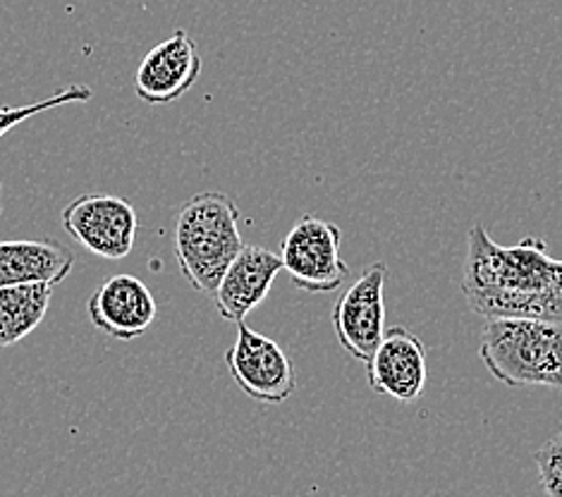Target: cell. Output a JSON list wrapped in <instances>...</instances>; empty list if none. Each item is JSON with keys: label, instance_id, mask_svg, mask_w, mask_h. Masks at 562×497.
Returning a JSON list of instances; mask_svg holds the SVG:
<instances>
[{"label": "cell", "instance_id": "4", "mask_svg": "<svg viewBox=\"0 0 562 497\" xmlns=\"http://www.w3.org/2000/svg\"><path fill=\"white\" fill-rule=\"evenodd\" d=\"M60 223L79 247L105 261L127 259L139 233L135 206L115 194H82L72 199L63 208Z\"/></svg>", "mask_w": 562, "mask_h": 497}, {"label": "cell", "instance_id": "11", "mask_svg": "<svg viewBox=\"0 0 562 497\" xmlns=\"http://www.w3.org/2000/svg\"><path fill=\"white\" fill-rule=\"evenodd\" d=\"M280 271H283L280 253L259 245H245L233 263L225 268L211 297L221 318L231 320L235 326L243 324L254 308L269 297Z\"/></svg>", "mask_w": 562, "mask_h": 497}, {"label": "cell", "instance_id": "6", "mask_svg": "<svg viewBox=\"0 0 562 497\" xmlns=\"http://www.w3.org/2000/svg\"><path fill=\"white\" fill-rule=\"evenodd\" d=\"M342 233L336 223L316 216H302L283 239V271L294 287L312 294L338 290L347 278V263L340 257Z\"/></svg>", "mask_w": 562, "mask_h": 497}, {"label": "cell", "instance_id": "7", "mask_svg": "<svg viewBox=\"0 0 562 497\" xmlns=\"http://www.w3.org/2000/svg\"><path fill=\"white\" fill-rule=\"evenodd\" d=\"M385 263H373L342 292L333 308V328L340 347L357 361H367L385 332Z\"/></svg>", "mask_w": 562, "mask_h": 497}, {"label": "cell", "instance_id": "13", "mask_svg": "<svg viewBox=\"0 0 562 497\" xmlns=\"http://www.w3.org/2000/svg\"><path fill=\"white\" fill-rule=\"evenodd\" d=\"M56 285L0 287V349L15 347L44 324Z\"/></svg>", "mask_w": 562, "mask_h": 497}, {"label": "cell", "instance_id": "9", "mask_svg": "<svg viewBox=\"0 0 562 497\" xmlns=\"http://www.w3.org/2000/svg\"><path fill=\"white\" fill-rule=\"evenodd\" d=\"M91 326L117 342H132L154 326L158 306L137 275L120 273L103 282L87 302Z\"/></svg>", "mask_w": 562, "mask_h": 497}, {"label": "cell", "instance_id": "10", "mask_svg": "<svg viewBox=\"0 0 562 497\" xmlns=\"http://www.w3.org/2000/svg\"><path fill=\"white\" fill-rule=\"evenodd\" d=\"M202 75V56L184 30L172 32L142 58L135 72V91L144 103L168 105L182 99Z\"/></svg>", "mask_w": 562, "mask_h": 497}, {"label": "cell", "instance_id": "12", "mask_svg": "<svg viewBox=\"0 0 562 497\" xmlns=\"http://www.w3.org/2000/svg\"><path fill=\"white\" fill-rule=\"evenodd\" d=\"M75 253L56 239H0V287L60 285L72 273Z\"/></svg>", "mask_w": 562, "mask_h": 497}, {"label": "cell", "instance_id": "16", "mask_svg": "<svg viewBox=\"0 0 562 497\" xmlns=\"http://www.w3.org/2000/svg\"><path fill=\"white\" fill-rule=\"evenodd\" d=\"M0 213H3V196H0Z\"/></svg>", "mask_w": 562, "mask_h": 497}, {"label": "cell", "instance_id": "14", "mask_svg": "<svg viewBox=\"0 0 562 497\" xmlns=\"http://www.w3.org/2000/svg\"><path fill=\"white\" fill-rule=\"evenodd\" d=\"M93 99V89L87 84H70L60 91L53 93V97L44 99V101H34V103H26V105H5V109H0V137H5V134L18 127L26 120H32L34 115H42L46 111L53 109H60L65 103H87Z\"/></svg>", "mask_w": 562, "mask_h": 497}, {"label": "cell", "instance_id": "5", "mask_svg": "<svg viewBox=\"0 0 562 497\" xmlns=\"http://www.w3.org/2000/svg\"><path fill=\"white\" fill-rule=\"evenodd\" d=\"M225 366L235 385L261 405H283L297 389V371L276 340L237 324V338L225 352Z\"/></svg>", "mask_w": 562, "mask_h": 497}, {"label": "cell", "instance_id": "8", "mask_svg": "<svg viewBox=\"0 0 562 497\" xmlns=\"http://www.w3.org/2000/svg\"><path fill=\"white\" fill-rule=\"evenodd\" d=\"M364 366L373 393L391 397L400 405L417 402L428 381L424 342L403 326L385 328L381 344L364 361Z\"/></svg>", "mask_w": 562, "mask_h": 497}, {"label": "cell", "instance_id": "1", "mask_svg": "<svg viewBox=\"0 0 562 497\" xmlns=\"http://www.w3.org/2000/svg\"><path fill=\"white\" fill-rule=\"evenodd\" d=\"M462 294L484 318H537L562 326V261L548 257L539 237L503 247L476 223L467 235Z\"/></svg>", "mask_w": 562, "mask_h": 497}, {"label": "cell", "instance_id": "3", "mask_svg": "<svg viewBox=\"0 0 562 497\" xmlns=\"http://www.w3.org/2000/svg\"><path fill=\"white\" fill-rule=\"evenodd\" d=\"M479 359L510 387H553L562 393V326L537 318H486Z\"/></svg>", "mask_w": 562, "mask_h": 497}, {"label": "cell", "instance_id": "15", "mask_svg": "<svg viewBox=\"0 0 562 497\" xmlns=\"http://www.w3.org/2000/svg\"><path fill=\"white\" fill-rule=\"evenodd\" d=\"M533 462L546 497H562V431L533 452Z\"/></svg>", "mask_w": 562, "mask_h": 497}, {"label": "cell", "instance_id": "2", "mask_svg": "<svg viewBox=\"0 0 562 497\" xmlns=\"http://www.w3.org/2000/svg\"><path fill=\"white\" fill-rule=\"evenodd\" d=\"M176 259L184 280L213 297L225 268L245 247L239 211L223 192H202L187 199L176 216Z\"/></svg>", "mask_w": 562, "mask_h": 497}]
</instances>
